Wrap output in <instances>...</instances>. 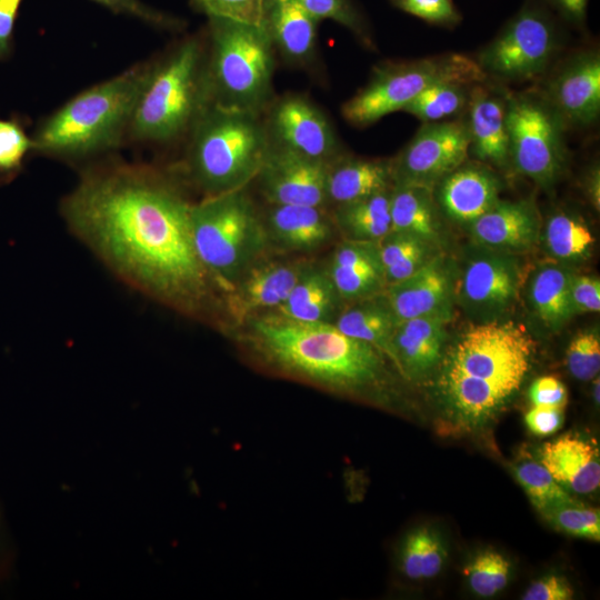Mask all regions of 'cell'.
<instances>
[{
  "mask_svg": "<svg viewBox=\"0 0 600 600\" xmlns=\"http://www.w3.org/2000/svg\"><path fill=\"white\" fill-rule=\"evenodd\" d=\"M70 228L138 290L186 311L210 294L191 232L190 206L150 173L118 168L86 177L67 197Z\"/></svg>",
  "mask_w": 600,
  "mask_h": 600,
  "instance_id": "6da1fadb",
  "label": "cell"
},
{
  "mask_svg": "<svg viewBox=\"0 0 600 600\" xmlns=\"http://www.w3.org/2000/svg\"><path fill=\"white\" fill-rule=\"evenodd\" d=\"M533 351L532 338L513 321L467 329L449 350L438 381L451 417L469 427L489 420L521 387Z\"/></svg>",
  "mask_w": 600,
  "mask_h": 600,
  "instance_id": "7a4b0ae2",
  "label": "cell"
},
{
  "mask_svg": "<svg viewBox=\"0 0 600 600\" xmlns=\"http://www.w3.org/2000/svg\"><path fill=\"white\" fill-rule=\"evenodd\" d=\"M248 336L276 364L327 387L361 389L382 373V354L332 323L297 321L272 311L251 317Z\"/></svg>",
  "mask_w": 600,
  "mask_h": 600,
  "instance_id": "3957f363",
  "label": "cell"
},
{
  "mask_svg": "<svg viewBox=\"0 0 600 600\" xmlns=\"http://www.w3.org/2000/svg\"><path fill=\"white\" fill-rule=\"evenodd\" d=\"M151 70L136 66L69 100L40 124L33 149L81 157L113 146L130 122Z\"/></svg>",
  "mask_w": 600,
  "mask_h": 600,
  "instance_id": "277c9868",
  "label": "cell"
},
{
  "mask_svg": "<svg viewBox=\"0 0 600 600\" xmlns=\"http://www.w3.org/2000/svg\"><path fill=\"white\" fill-rule=\"evenodd\" d=\"M197 118L189 164L204 190H239L257 177L271 148L257 113L211 103Z\"/></svg>",
  "mask_w": 600,
  "mask_h": 600,
  "instance_id": "5b68a950",
  "label": "cell"
},
{
  "mask_svg": "<svg viewBox=\"0 0 600 600\" xmlns=\"http://www.w3.org/2000/svg\"><path fill=\"white\" fill-rule=\"evenodd\" d=\"M212 50L204 77L208 99L224 108L258 113L270 97L273 43L266 27L210 18Z\"/></svg>",
  "mask_w": 600,
  "mask_h": 600,
  "instance_id": "8992f818",
  "label": "cell"
},
{
  "mask_svg": "<svg viewBox=\"0 0 600 600\" xmlns=\"http://www.w3.org/2000/svg\"><path fill=\"white\" fill-rule=\"evenodd\" d=\"M197 254L211 278L232 289L263 252L268 237L251 201L233 190L190 206Z\"/></svg>",
  "mask_w": 600,
  "mask_h": 600,
  "instance_id": "52a82bcc",
  "label": "cell"
},
{
  "mask_svg": "<svg viewBox=\"0 0 600 600\" xmlns=\"http://www.w3.org/2000/svg\"><path fill=\"white\" fill-rule=\"evenodd\" d=\"M207 100L200 48L190 40L152 67L130 120L132 132L142 140L172 139L199 116Z\"/></svg>",
  "mask_w": 600,
  "mask_h": 600,
  "instance_id": "ba28073f",
  "label": "cell"
},
{
  "mask_svg": "<svg viewBox=\"0 0 600 600\" xmlns=\"http://www.w3.org/2000/svg\"><path fill=\"white\" fill-rule=\"evenodd\" d=\"M483 70L471 59L450 54L380 68L342 107L352 124L367 126L409 104L428 87L443 81L470 83L481 80Z\"/></svg>",
  "mask_w": 600,
  "mask_h": 600,
  "instance_id": "9c48e42d",
  "label": "cell"
},
{
  "mask_svg": "<svg viewBox=\"0 0 600 600\" xmlns=\"http://www.w3.org/2000/svg\"><path fill=\"white\" fill-rule=\"evenodd\" d=\"M509 158L514 168L541 187H551L560 177L563 146L559 117L553 109L530 96L507 102Z\"/></svg>",
  "mask_w": 600,
  "mask_h": 600,
  "instance_id": "30bf717a",
  "label": "cell"
},
{
  "mask_svg": "<svg viewBox=\"0 0 600 600\" xmlns=\"http://www.w3.org/2000/svg\"><path fill=\"white\" fill-rule=\"evenodd\" d=\"M518 256L476 244L458 266L454 299L477 323L503 320L516 307L524 282Z\"/></svg>",
  "mask_w": 600,
  "mask_h": 600,
  "instance_id": "8fae6325",
  "label": "cell"
},
{
  "mask_svg": "<svg viewBox=\"0 0 600 600\" xmlns=\"http://www.w3.org/2000/svg\"><path fill=\"white\" fill-rule=\"evenodd\" d=\"M468 128L459 121L424 124L399 156L390 161L392 183L430 189L466 161Z\"/></svg>",
  "mask_w": 600,
  "mask_h": 600,
  "instance_id": "7c38bea8",
  "label": "cell"
},
{
  "mask_svg": "<svg viewBox=\"0 0 600 600\" xmlns=\"http://www.w3.org/2000/svg\"><path fill=\"white\" fill-rule=\"evenodd\" d=\"M554 46L550 23L537 12L524 11L483 50L479 66L503 79H526L546 68Z\"/></svg>",
  "mask_w": 600,
  "mask_h": 600,
  "instance_id": "4fadbf2b",
  "label": "cell"
},
{
  "mask_svg": "<svg viewBox=\"0 0 600 600\" xmlns=\"http://www.w3.org/2000/svg\"><path fill=\"white\" fill-rule=\"evenodd\" d=\"M267 131L274 147L324 162L337 157L338 140L330 122L303 97L280 99L270 112Z\"/></svg>",
  "mask_w": 600,
  "mask_h": 600,
  "instance_id": "5bb4252c",
  "label": "cell"
},
{
  "mask_svg": "<svg viewBox=\"0 0 600 600\" xmlns=\"http://www.w3.org/2000/svg\"><path fill=\"white\" fill-rule=\"evenodd\" d=\"M328 162L271 146L257 177L271 204L324 207Z\"/></svg>",
  "mask_w": 600,
  "mask_h": 600,
  "instance_id": "9a60e30c",
  "label": "cell"
},
{
  "mask_svg": "<svg viewBox=\"0 0 600 600\" xmlns=\"http://www.w3.org/2000/svg\"><path fill=\"white\" fill-rule=\"evenodd\" d=\"M458 264L441 252L408 278L387 284L383 294L398 321L453 311Z\"/></svg>",
  "mask_w": 600,
  "mask_h": 600,
  "instance_id": "2e32d148",
  "label": "cell"
},
{
  "mask_svg": "<svg viewBox=\"0 0 600 600\" xmlns=\"http://www.w3.org/2000/svg\"><path fill=\"white\" fill-rule=\"evenodd\" d=\"M468 228L477 246L521 254L536 247L542 227L533 202L498 200Z\"/></svg>",
  "mask_w": 600,
  "mask_h": 600,
  "instance_id": "e0dca14e",
  "label": "cell"
},
{
  "mask_svg": "<svg viewBox=\"0 0 600 600\" xmlns=\"http://www.w3.org/2000/svg\"><path fill=\"white\" fill-rule=\"evenodd\" d=\"M453 311L401 321L393 333L396 367L408 379L419 380L440 363Z\"/></svg>",
  "mask_w": 600,
  "mask_h": 600,
  "instance_id": "ac0fdd59",
  "label": "cell"
},
{
  "mask_svg": "<svg viewBox=\"0 0 600 600\" xmlns=\"http://www.w3.org/2000/svg\"><path fill=\"white\" fill-rule=\"evenodd\" d=\"M306 264L302 261L254 263L231 289L232 313L241 319L276 311L289 297Z\"/></svg>",
  "mask_w": 600,
  "mask_h": 600,
  "instance_id": "d6986e66",
  "label": "cell"
},
{
  "mask_svg": "<svg viewBox=\"0 0 600 600\" xmlns=\"http://www.w3.org/2000/svg\"><path fill=\"white\" fill-rule=\"evenodd\" d=\"M436 187L442 213L467 227L499 200L501 189L499 179L491 170L473 164H461Z\"/></svg>",
  "mask_w": 600,
  "mask_h": 600,
  "instance_id": "ffe728a7",
  "label": "cell"
},
{
  "mask_svg": "<svg viewBox=\"0 0 600 600\" xmlns=\"http://www.w3.org/2000/svg\"><path fill=\"white\" fill-rule=\"evenodd\" d=\"M554 111L576 126L594 122L600 112V59L584 53L566 66L550 91Z\"/></svg>",
  "mask_w": 600,
  "mask_h": 600,
  "instance_id": "44dd1931",
  "label": "cell"
},
{
  "mask_svg": "<svg viewBox=\"0 0 600 600\" xmlns=\"http://www.w3.org/2000/svg\"><path fill=\"white\" fill-rule=\"evenodd\" d=\"M326 269L342 301L372 297L387 287L377 242L343 240Z\"/></svg>",
  "mask_w": 600,
  "mask_h": 600,
  "instance_id": "7402d4cb",
  "label": "cell"
},
{
  "mask_svg": "<svg viewBox=\"0 0 600 600\" xmlns=\"http://www.w3.org/2000/svg\"><path fill=\"white\" fill-rule=\"evenodd\" d=\"M263 224L268 240L294 252L318 250L336 228L323 207L303 204H271Z\"/></svg>",
  "mask_w": 600,
  "mask_h": 600,
  "instance_id": "603a6c76",
  "label": "cell"
},
{
  "mask_svg": "<svg viewBox=\"0 0 600 600\" xmlns=\"http://www.w3.org/2000/svg\"><path fill=\"white\" fill-rule=\"evenodd\" d=\"M540 462L563 488L587 494L600 484V458L597 446L574 434L546 442Z\"/></svg>",
  "mask_w": 600,
  "mask_h": 600,
  "instance_id": "cb8c5ba5",
  "label": "cell"
},
{
  "mask_svg": "<svg viewBox=\"0 0 600 600\" xmlns=\"http://www.w3.org/2000/svg\"><path fill=\"white\" fill-rule=\"evenodd\" d=\"M574 271L551 261L540 263L527 280V301L537 322L549 332H558L573 318L570 286Z\"/></svg>",
  "mask_w": 600,
  "mask_h": 600,
  "instance_id": "d4e9b609",
  "label": "cell"
},
{
  "mask_svg": "<svg viewBox=\"0 0 600 600\" xmlns=\"http://www.w3.org/2000/svg\"><path fill=\"white\" fill-rule=\"evenodd\" d=\"M391 230L416 236L444 251L446 230L433 189L421 186H392Z\"/></svg>",
  "mask_w": 600,
  "mask_h": 600,
  "instance_id": "484cf974",
  "label": "cell"
},
{
  "mask_svg": "<svg viewBox=\"0 0 600 600\" xmlns=\"http://www.w3.org/2000/svg\"><path fill=\"white\" fill-rule=\"evenodd\" d=\"M470 148L483 161L504 166L509 158L507 102L491 92L476 88L470 100Z\"/></svg>",
  "mask_w": 600,
  "mask_h": 600,
  "instance_id": "4316f807",
  "label": "cell"
},
{
  "mask_svg": "<svg viewBox=\"0 0 600 600\" xmlns=\"http://www.w3.org/2000/svg\"><path fill=\"white\" fill-rule=\"evenodd\" d=\"M332 324L342 333L369 343L396 366L392 339L398 321L383 292L348 302Z\"/></svg>",
  "mask_w": 600,
  "mask_h": 600,
  "instance_id": "83f0119b",
  "label": "cell"
},
{
  "mask_svg": "<svg viewBox=\"0 0 600 600\" xmlns=\"http://www.w3.org/2000/svg\"><path fill=\"white\" fill-rule=\"evenodd\" d=\"M392 186L390 161L336 157L328 162L327 203L338 206L388 190Z\"/></svg>",
  "mask_w": 600,
  "mask_h": 600,
  "instance_id": "f1b7e54d",
  "label": "cell"
},
{
  "mask_svg": "<svg viewBox=\"0 0 600 600\" xmlns=\"http://www.w3.org/2000/svg\"><path fill=\"white\" fill-rule=\"evenodd\" d=\"M341 302L326 267L307 263L289 297L276 312L297 321L333 323Z\"/></svg>",
  "mask_w": 600,
  "mask_h": 600,
  "instance_id": "f546056e",
  "label": "cell"
},
{
  "mask_svg": "<svg viewBox=\"0 0 600 600\" xmlns=\"http://www.w3.org/2000/svg\"><path fill=\"white\" fill-rule=\"evenodd\" d=\"M317 22L296 0H266L264 27L272 43L292 62L311 57Z\"/></svg>",
  "mask_w": 600,
  "mask_h": 600,
  "instance_id": "4dcf8cb0",
  "label": "cell"
},
{
  "mask_svg": "<svg viewBox=\"0 0 600 600\" xmlns=\"http://www.w3.org/2000/svg\"><path fill=\"white\" fill-rule=\"evenodd\" d=\"M391 189L336 207L333 222L343 240L378 242L390 232Z\"/></svg>",
  "mask_w": 600,
  "mask_h": 600,
  "instance_id": "1f68e13d",
  "label": "cell"
},
{
  "mask_svg": "<svg viewBox=\"0 0 600 600\" xmlns=\"http://www.w3.org/2000/svg\"><path fill=\"white\" fill-rule=\"evenodd\" d=\"M540 239L549 257L567 266L586 261L596 241L586 221L570 212L550 216L541 228Z\"/></svg>",
  "mask_w": 600,
  "mask_h": 600,
  "instance_id": "d6a6232c",
  "label": "cell"
},
{
  "mask_svg": "<svg viewBox=\"0 0 600 600\" xmlns=\"http://www.w3.org/2000/svg\"><path fill=\"white\" fill-rule=\"evenodd\" d=\"M377 244L387 284L408 278L444 252L416 236L394 230H390Z\"/></svg>",
  "mask_w": 600,
  "mask_h": 600,
  "instance_id": "836d02e7",
  "label": "cell"
},
{
  "mask_svg": "<svg viewBox=\"0 0 600 600\" xmlns=\"http://www.w3.org/2000/svg\"><path fill=\"white\" fill-rule=\"evenodd\" d=\"M466 83L443 81L434 83L416 97L402 111L434 122L460 111L467 102Z\"/></svg>",
  "mask_w": 600,
  "mask_h": 600,
  "instance_id": "e575fe53",
  "label": "cell"
},
{
  "mask_svg": "<svg viewBox=\"0 0 600 600\" xmlns=\"http://www.w3.org/2000/svg\"><path fill=\"white\" fill-rule=\"evenodd\" d=\"M558 531L576 538L600 541V512L569 499L540 512Z\"/></svg>",
  "mask_w": 600,
  "mask_h": 600,
  "instance_id": "d590c367",
  "label": "cell"
},
{
  "mask_svg": "<svg viewBox=\"0 0 600 600\" xmlns=\"http://www.w3.org/2000/svg\"><path fill=\"white\" fill-rule=\"evenodd\" d=\"M513 472L531 503L539 512L571 499L570 494L554 480L541 462L522 461L514 467Z\"/></svg>",
  "mask_w": 600,
  "mask_h": 600,
  "instance_id": "8d00e7d4",
  "label": "cell"
},
{
  "mask_svg": "<svg viewBox=\"0 0 600 600\" xmlns=\"http://www.w3.org/2000/svg\"><path fill=\"white\" fill-rule=\"evenodd\" d=\"M511 566L507 558L492 550L479 552L464 567L463 574L471 590L480 597H492L509 582Z\"/></svg>",
  "mask_w": 600,
  "mask_h": 600,
  "instance_id": "74e56055",
  "label": "cell"
},
{
  "mask_svg": "<svg viewBox=\"0 0 600 600\" xmlns=\"http://www.w3.org/2000/svg\"><path fill=\"white\" fill-rule=\"evenodd\" d=\"M566 364L570 374L580 381H589L600 371V334L598 328L584 329L570 341L566 351Z\"/></svg>",
  "mask_w": 600,
  "mask_h": 600,
  "instance_id": "f35d334b",
  "label": "cell"
},
{
  "mask_svg": "<svg viewBox=\"0 0 600 600\" xmlns=\"http://www.w3.org/2000/svg\"><path fill=\"white\" fill-rule=\"evenodd\" d=\"M33 141L18 119H0V179L18 172Z\"/></svg>",
  "mask_w": 600,
  "mask_h": 600,
  "instance_id": "ab89813d",
  "label": "cell"
},
{
  "mask_svg": "<svg viewBox=\"0 0 600 600\" xmlns=\"http://www.w3.org/2000/svg\"><path fill=\"white\" fill-rule=\"evenodd\" d=\"M196 2L210 18L264 27L266 0H196Z\"/></svg>",
  "mask_w": 600,
  "mask_h": 600,
  "instance_id": "60d3db41",
  "label": "cell"
},
{
  "mask_svg": "<svg viewBox=\"0 0 600 600\" xmlns=\"http://www.w3.org/2000/svg\"><path fill=\"white\" fill-rule=\"evenodd\" d=\"M318 21L331 19L356 32H362L358 12L348 0H296Z\"/></svg>",
  "mask_w": 600,
  "mask_h": 600,
  "instance_id": "b9f144b4",
  "label": "cell"
},
{
  "mask_svg": "<svg viewBox=\"0 0 600 600\" xmlns=\"http://www.w3.org/2000/svg\"><path fill=\"white\" fill-rule=\"evenodd\" d=\"M570 296L573 313L599 312L600 280L596 276L577 274L571 279Z\"/></svg>",
  "mask_w": 600,
  "mask_h": 600,
  "instance_id": "7bdbcfd3",
  "label": "cell"
},
{
  "mask_svg": "<svg viewBox=\"0 0 600 600\" xmlns=\"http://www.w3.org/2000/svg\"><path fill=\"white\" fill-rule=\"evenodd\" d=\"M532 406L564 408L568 402V391L561 380L553 376L537 378L528 390Z\"/></svg>",
  "mask_w": 600,
  "mask_h": 600,
  "instance_id": "ee69618b",
  "label": "cell"
},
{
  "mask_svg": "<svg viewBox=\"0 0 600 600\" xmlns=\"http://www.w3.org/2000/svg\"><path fill=\"white\" fill-rule=\"evenodd\" d=\"M397 3L408 13L431 22H452L457 18L451 0H397Z\"/></svg>",
  "mask_w": 600,
  "mask_h": 600,
  "instance_id": "f6af8a7d",
  "label": "cell"
},
{
  "mask_svg": "<svg viewBox=\"0 0 600 600\" xmlns=\"http://www.w3.org/2000/svg\"><path fill=\"white\" fill-rule=\"evenodd\" d=\"M421 530V576L422 579H429L441 571L447 559V550L439 534L426 527Z\"/></svg>",
  "mask_w": 600,
  "mask_h": 600,
  "instance_id": "bcb514c9",
  "label": "cell"
},
{
  "mask_svg": "<svg viewBox=\"0 0 600 600\" xmlns=\"http://www.w3.org/2000/svg\"><path fill=\"white\" fill-rule=\"evenodd\" d=\"M573 589L569 581L558 574L544 576L533 581L522 596L524 600H570Z\"/></svg>",
  "mask_w": 600,
  "mask_h": 600,
  "instance_id": "7dc6e473",
  "label": "cell"
},
{
  "mask_svg": "<svg viewBox=\"0 0 600 600\" xmlns=\"http://www.w3.org/2000/svg\"><path fill=\"white\" fill-rule=\"evenodd\" d=\"M564 420L563 409L532 406L524 414V423L531 433L548 437L556 433Z\"/></svg>",
  "mask_w": 600,
  "mask_h": 600,
  "instance_id": "c3c4849f",
  "label": "cell"
},
{
  "mask_svg": "<svg viewBox=\"0 0 600 600\" xmlns=\"http://www.w3.org/2000/svg\"><path fill=\"white\" fill-rule=\"evenodd\" d=\"M113 11L134 16L157 26H172L174 21L144 6L139 0H94Z\"/></svg>",
  "mask_w": 600,
  "mask_h": 600,
  "instance_id": "681fc988",
  "label": "cell"
},
{
  "mask_svg": "<svg viewBox=\"0 0 600 600\" xmlns=\"http://www.w3.org/2000/svg\"><path fill=\"white\" fill-rule=\"evenodd\" d=\"M421 528L412 531L406 539L401 552V566L404 574L412 580L421 576Z\"/></svg>",
  "mask_w": 600,
  "mask_h": 600,
  "instance_id": "f907efd6",
  "label": "cell"
},
{
  "mask_svg": "<svg viewBox=\"0 0 600 600\" xmlns=\"http://www.w3.org/2000/svg\"><path fill=\"white\" fill-rule=\"evenodd\" d=\"M21 1L0 0V60L11 52L14 20Z\"/></svg>",
  "mask_w": 600,
  "mask_h": 600,
  "instance_id": "816d5d0a",
  "label": "cell"
},
{
  "mask_svg": "<svg viewBox=\"0 0 600 600\" xmlns=\"http://www.w3.org/2000/svg\"><path fill=\"white\" fill-rule=\"evenodd\" d=\"M14 561V543L8 530L3 510L0 504V582H3L11 577Z\"/></svg>",
  "mask_w": 600,
  "mask_h": 600,
  "instance_id": "f5cc1de1",
  "label": "cell"
},
{
  "mask_svg": "<svg viewBox=\"0 0 600 600\" xmlns=\"http://www.w3.org/2000/svg\"><path fill=\"white\" fill-rule=\"evenodd\" d=\"M562 12L573 21H582L588 0H554Z\"/></svg>",
  "mask_w": 600,
  "mask_h": 600,
  "instance_id": "db71d44e",
  "label": "cell"
},
{
  "mask_svg": "<svg viewBox=\"0 0 600 600\" xmlns=\"http://www.w3.org/2000/svg\"><path fill=\"white\" fill-rule=\"evenodd\" d=\"M586 192L593 208L600 209V171L599 168H593L586 178Z\"/></svg>",
  "mask_w": 600,
  "mask_h": 600,
  "instance_id": "11a10c76",
  "label": "cell"
},
{
  "mask_svg": "<svg viewBox=\"0 0 600 600\" xmlns=\"http://www.w3.org/2000/svg\"><path fill=\"white\" fill-rule=\"evenodd\" d=\"M593 380V383H592V399H593V402L599 406V402H600V380H599V376H597L596 378L592 379Z\"/></svg>",
  "mask_w": 600,
  "mask_h": 600,
  "instance_id": "9f6ffc18",
  "label": "cell"
}]
</instances>
